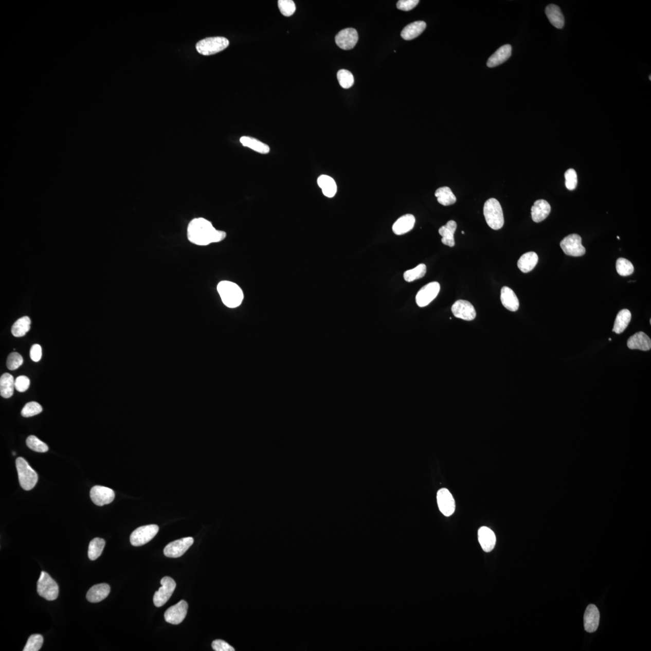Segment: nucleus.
I'll use <instances>...</instances> for the list:
<instances>
[{"instance_id": "f257e3e1", "label": "nucleus", "mask_w": 651, "mask_h": 651, "mask_svg": "<svg viewBox=\"0 0 651 651\" xmlns=\"http://www.w3.org/2000/svg\"><path fill=\"white\" fill-rule=\"evenodd\" d=\"M226 236L225 232L216 229L211 222L202 217L192 220L188 226V239L197 246L221 242Z\"/></svg>"}, {"instance_id": "f03ea898", "label": "nucleus", "mask_w": 651, "mask_h": 651, "mask_svg": "<svg viewBox=\"0 0 651 651\" xmlns=\"http://www.w3.org/2000/svg\"><path fill=\"white\" fill-rule=\"evenodd\" d=\"M217 292L223 304L229 309H236L243 302L244 293L236 283L229 281H221L217 285Z\"/></svg>"}, {"instance_id": "7ed1b4c3", "label": "nucleus", "mask_w": 651, "mask_h": 651, "mask_svg": "<svg viewBox=\"0 0 651 651\" xmlns=\"http://www.w3.org/2000/svg\"><path fill=\"white\" fill-rule=\"evenodd\" d=\"M484 215L486 223L493 230H499L504 225L503 213L501 205L496 198L489 199L484 206Z\"/></svg>"}, {"instance_id": "20e7f679", "label": "nucleus", "mask_w": 651, "mask_h": 651, "mask_svg": "<svg viewBox=\"0 0 651 651\" xmlns=\"http://www.w3.org/2000/svg\"><path fill=\"white\" fill-rule=\"evenodd\" d=\"M16 467L17 474H19L20 484L22 489L27 491L33 489L38 480L37 472L22 457L17 458Z\"/></svg>"}, {"instance_id": "39448f33", "label": "nucleus", "mask_w": 651, "mask_h": 651, "mask_svg": "<svg viewBox=\"0 0 651 651\" xmlns=\"http://www.w3.org/2000/svg\"><path fill=\"white\" fill-rule=\"evenodd\" d=\"M229 41L221 37L206 38L196 44V50L204 56L212 55L222 51L229 46Z\"/></svg>"}, {"instance_id": "423d86ee", "label": "nucleus", "mask_w": 651, "mask_h": 651, "mask_svg": "<svg viewBox=\"0 0 651 651\" xmlns=\"http://www.w3.org/2000/svg\"><path fill=\"white\" fill-rule=\"evenodd\" d=\"M37 591L40 596L44 599L54 601L58 597L59 586L47 572L43 571L37 583Z\"/></svg>"}, {"instance_id": "0eeeda50", "label": "nucleus", "mask_w": 651, "mask_h": 651, "mask_svg": "<svg viewBox=\"0 0 651 651\" xmlns=\"http://www.w3.org/2000/svg\"><path fill=\"white\" fill-rule=\"evenodd\" d=\"M159 527L156 525H149L142 526L136 529L132 533L130 541L134 547H141L148 544L155 537L158 533Z\"/></svg>"}, {"instance_id": "6e6552de", "label": "nucleus", "mask_w": 651, "mask_h": 651, "mask_svg": "<svg viewBox=\"0 0 651 651\" xmlns=\"http://www.w3.org/2000/svg\"><path fill=\"white\" fill-rule=\"evenodd\" d=\"M560 246L564 253L569 256L582 257L586 254L582 237L577 234H571L565 237L560 243Z\"/></svg>"}, {"instance_id": "1a4fd4ad", "label": "nucleus", "mask_w": 651, "mask_h": 651, "mask_svg": "<svg viewBox=\"0 0 651 651\" xmlns=\"http://www.w3.org/2000/svg\"><path fill=\"white\" fill-rule=\"evenodd\" d=\"M160 584L162 586L156 591L153 597L154 604L157 607H162L167 603L176 587V582L169 576L164 577L160 581Z\"/></svg>"}, {"instance_id": "9d476101", "label": "nucleus", "mask_w": 651, "mask_h": 651, "mask_svg": "<svg viewBox=\"0 0 651 651\" xmlns=\"http://www.w3.org/2000/svg\"><path fill=\"white\" fill-rule=\"evenodd\" d=\"M440 290L439 283L432 282L422 287L415 297L416 303L419 307H425L438 296Z\"/></svg>"}, {"instance_id": "9b49d317", "label": "nucleus", "mask_w": 651, "mask_h": 651, "mask_svg": "<svg viewBox=\"0 0 651 651\" xmlns=\"http://www.w3.org/2000/svg\"><path fill=\"white\" fill-rule=\"evenodd\" d=\"M194 542V538L185 537L170 542L164 549V554L167 557L178 558L188 551Z\"/></svg>"}, {"instance_id": "f8f14e48", "label": "nucleus", "mask_w": 651, "mask_h": 651, "mask_svg": "<svg viewBox=\"0 0 651 651\" xmlns=\"http://www.w3.org/2000/svg\"><path fill=\"white\" fill-rule=\"evenodd\" d=\"M188 605L186 601L182 600L177 604L170 607L166 611L164 617L166 622L173 625L180 624L187 614Z\"/></svg>"}, {"instance_id": "ddd939ff", "label": "nucleus", "mask_w": 651, "mask_h": 651, "mask_svg": "<svg viewBox=\"0 0 651 651\" xmlns=\"http://www.w3.org/2000/svg\"><path fill=\"white\" fill-rule=\"evenodd\" d=\"M90 496L92 501L97 506H103L111 503L115 499V493L113 490L106 486L96 485L91 490Z\"/></svg>"}, {"instance_id": "4468645a", "label": "nucleus", "mask_w": 651, "mask_h": 651, "mask_svg": "<svg viewBox=\"0 0 651 651\" xmlns=\"http://www.w3.org/2000/svg\"><path fill=\"white\" fill-rule=\"evenodd\" d=\"M358 41V34L357 31L348 28L342 30L335 37V43L338 46L345 50H349L355 47Z\"/></svg>"}, {"instance_id": "2eb2a0df", "label": "nucleus", "mask_w": 651, "mask_h": 651, "mask_svg": "<svg viewBox=\"0 0 651 651\" xmlns=\"http://www.w3.org/2000/svg\"><path fill=\"white\" fill-rule=\"evenodd\" d=\"M437 499L439 510L443 515L447 517L453 515L456 510V502L447 489L440 490L437 493Z\"/></svg>"}, {"instance_id": "dca6fc26", "label": "nucleus", "mask_w": 651, "mask_h": 651, "mask_svg": "<svg viewBox=\"0 0 651 651\" xmlns=\"http://www.w3.org/2000/svg\"><path fill=\"white\" fill-rule=\"evenodd\" d=\"M451 312L455 317L464 320L472 321L477 316L475 308L467 300H459L451 306Z\"/></svg>"}, {"instance_id": "f3484780", "label": "nucleus", "mask_w": 651, "mask_h": 651, "mask_svg": "<svg viewBox=\"0 0 651 651\" xmlns=\"http://www.w3.org/2000/svg\"><path fill=\"white\" fill-rule=\"evenodd\" d=\"M600 614L596 605H589L584 617V628L588 632L596 631L600 624Z\"/></svg>"}, {"instance_id": "a211bd4d", "label": "nucleus", "mask_w": 651, "mask_h": 651, "mask_svg": "<svg viewBox=\"0 0 651 651\" xmlns=\"http://www.w3.org/2000/svg\"><path fill=\"white\" fill-rule=\"evenodd\" d=\"M478 540L483 551L491 552L496 545V535L488 527H482L478 530Z\"/></svg>"}, {"instance_id": "6ab92c4d", "label": "nucleus", "mask_w": 651, "mask_h": 651, "mask_svg": "<svg viewBox=\"0 0 651 651\" xmlns=\"http://www.w3.org/2000/svg\"><path fill=\"white\" fill-rule=\"evenodd\" d=\"M630 349H638L642 351H648L651 349L650 338L643 332H637L629 337L627 342Z\"/></svg>"}, {"instance_id": "aec40b11", "label": "nucleus", "mask_w": 651, "mask_h": 651, "mask_svg": "<svg viewBox=\"0 0 651 651\" xmlns=\"http://www.w3.org/2000/svg\"><path fill=\"white\" fill-rule=\"evenodd\" d=\"M551 206L547 201H535L531 208L532 219L535 223H540L547 218L551 212Z\"/></svg>"}, {"instance_id": "412c9836", "label": "nucleus", "mask_w": 651, "mask_h": 651, "mask_svg": "<svg viewBox=\"0 0 651 651\" xmlns=\"http://www.w3.org/2000/svg\"><path fill=\"white\" fill-rule=\"evenodd\" d=\"M111 588L107 584H100L93 586L87 591L86 599L92 603H97L102 601L110 593Z\"/></svg>"}, {"instance_id": "4be33fe9", "label": "nucleus", "mask_w": 651, "mask_h": 651, "mask_svg": "<svg viewBox=\"0 0 651 651\" xmlns=\"http://www.w3.org/2000/svg\"><path fill=\"white\" fill-rule=\"evenodd\" d=\"M512 47L510 45H503L489 59L486 65L489 68H494L503 64L512 56Z\"/></svg>"}, {"instance_id": "5701e85b", "label": "nucleus", "mask_w": 651, "mask_h": 651, "mask_svg": "<svg viewBox=\"0 0 651 651\" xmlns=\"http://www.w3.org/2000/svg\"><path fill=\"white\" fill-rule=\"evenodd\" d=\"M500 300H501L503 306L506 309L512 311V312H516L519 309V299H518L516 294L509 287H503L501 290Z\"/></svg>"}, {"instance_id": "b1692460", "label": "nucleus", "mask_w": 651, "mask_h": 651, "mask_svg": "<svg viewBox=\"0 0 651 651\" xmlns=\"http://www.w3.org/2000/svg\"><path fill=\"white\" fill-rule=\"evenodd\" d=\"M415 219L414 215L406 214L400 217L393 226V231L395 234L402 236L411 231L414 227Z\"/></svg>"}, {"instance_id": "393cba45", "label": "nucleus", "mask_w": 651, "mask_h": 651, "mask_svg": "<svg viewBox=\"0 0 651 651\" xmlns=\"http://www.w3.org/2000/svg\"><path fill=\"white\" fill-rule=\"evenodd\" d=\"M545 13L552 25L557 29H563L565 26V17L558 6L548 5L545 9Z\"/></svg>"}, {"instance_id": "a878e982", "label": "nucleus", "mask_w": 651, "mask_h": 651, "mask_svg": "<svg viewBox=\"0 0 651 651\" xmlns=\"http://www.w3.org/2000/svg\"><path fill=\"white\" fill-rule=\"evenodd\" d=\"M426 27V24L421 21L409 24L402 31L401 37L406 41L414 40L423 33Z\"/></svg>"}, {"instance_id": "bb28decb", "label": "nucleus", "mask_w": 651, "mask_h": 651, "mask_svg": "<svg viewBox=\"0 0 651 651\" xmlns=\"http://www.w3.org/2000/svg\"><path fill=\"white\" fill-rule=\"evenodd\" d=\"M538 257L534 251L528 252L521 256L517 262L518 267L524 274H527L535 268L538 263Z\"/></svg>"}, {"instance_id": "cd10ccee", "label": "nucleus", "mask_w": 651, "mask_h": 651, "mask_svg": "<svg viewBox=\"0 0 651 651\" xmlns=\"http://www.w3.org/2000/svg\"><path fill=\"white\" fill-rule=\"evenodd\" d=\"M457 227V223L454 220H450L446 225L440 227L439 232L442 236V241L444 245L451 247L455 246L454 233Z\"/></svg>"}, {"instance_id": "c85d7f7f", "label": "nucleus", "mask_w": 651, "mask_h": 651, "mask_svg": "<svg viewBox=\"0 0 651 651\" xmlns=\"http://www.w3.org/2000/svg\"><path fill=\"white\" fill-rule=\"evenodd\" d=\"M317 184L326 197L332 198L337 193V184L333 178L327 175H321L318 178Z\"/></svg>"}, {"instance_id": "c756f323", "label": "nucleus", "mask_w": 651, "mask_h": 651, "mask_svg": "<svg viewBox=\"0 0 651 651\" xmlns=\"http://www.w3.org/2000/svg\"><path fill=\"white\" fill-rule=\"evenodd\" d=\"M240 142L243 146L253 150L254 151L259 153L265 155V154H267L270 151V148L266 143L259 141L256 138L250 137V136H242L240 138Z\"/></svg>"}, {"instance_id": "7c9ffc66", "label": "nucleus", "mask_w": 651, "mask_h": 651, "mask_svg": "<svg viewBox=\"0 0 651 651\" xmlns=\"http://www.w3.org/2000/svg\"><path fill=\"white\" fill-rule=\"evenodd\" d=\"M15 387V381L11 374L6 373L0 378V394L6 399L12 396Z\"/></svg>"}, {"instance_id": "2f4dec72", "label": "nucleus", "mask_w": 651, "mask_h": 651, "mask_svg": "<svg viewBox=\"0 0 651 651\" xmlns=\"http://www.w3.org/2000/svg\"><path fill=\"white\" fill-rule=\"evenodd\" d=\"M631 319V314L628 310H622L619 312L614 321L612 332L620 334L628 327Z\"/></svg>"}, {"instance_id": "473e14b6", "label": "nucleus", "mask_w": 651, "mask_h": 651, "mask_svg": "<svg viewBox=\"0 0 651 651\" xmlns=\"http://www.w3.org/2000/svg\"><path fill=\"white\" fill-rule=\"evenodd\" d=\"M437 201L443 206H449L456 204L457 198L450 188L444 187L437 189L435 193Z\"/></svg>"}, {"instance_id": "72a5a7b5", "label": "nucleus", "mask_w": 651, "mask_h": 651, "mask_svg": "<svg viewBox=\"0 0 651 651\" xmlns=\"http://www.w3.org/2000/svg\"><path fill=\"white\" fill-rule=\"evenodd\" d=\"M31 320L29 317H23L17 320L12 327L14 337H22L30 330Z\"/></svg>"}, {"instance_id": "f704fd0d", "label": "nucleus", "mask_w": 651, "mask_h": 651, "mask_svg": "<svg viewBox=\"0 0 651 651\" xmlns=\"http://www.w3.org/2000/svg\"><path fill=\"white\" fill-rule=\"evenodd\" d=\"M105 541L103 538H95L90 542L88 548V557L92 561L100 557L105 547Z\"/></svg>"}, {"instance_id": "c9c22d12", "label": "nucleus", "mask_w": 651, "mask_h": 651, "mask_svg": "<svg viewBox=\"0 0 651 651\" xmlns=\"http://www.w3.org/2000/svg\"><path fill=\"white\" fill-rule=\"evenodd\" d=\"M426 273V266L424 264H419L414 268L409 269L404 273V278L406 281L411 282L415 280L424 277Z\"/></svg>"}, {"instance_id": "e433bc0d", "label": "nucleus", "mask_w": 651, "mask_h": 651, "mask_svg": "<svg viewBox=\"0 0 651 651\" xmlns=\"http://www.w3.org/2000/svg\"><path fill=\"white\" fill-rule=\"evenodd\" d=\"M337 79L339 85L344 89H349L354 84V78L351 72L346 69H341L337 73Z\"/></svg>"}, {"instance_id": "4c0bfd02", "label": "nucleus", "mask_w": 651, "mask_h": 651, "mask_svg": "<svg viewBox=\"0 0 651 651\" xmlns=\"http://www.w3.org/2000/svg\"><path fill=\"white\" fill-rule=\"evenodd\" d=\"M617 270L619 275L628 276L633 274L635 268L629 260L621 258H619L617 261Z\"/></svg>"}, {"instance_id": "58836bf2", "label": "nucleus", "mask_w": 651, "mask_h": 651, "mask_svg": "<svg viewBox=\"0 0 651 651\" xmlns=\"http://www.w3.org/2000/svg\"><path fill=\"white\" fill-rule=\"evenodd\" d=\"M27 446L37 453H45L48 450V447L46 444L42 442L37 437L30 436L26 440Z\"/></svg>"}, {"instance_id": "ea45409f", "label": "nucleus", "mask_w": 651, "mask_h": 651, "mask_svg": "<svg viewBox=\"0 0 651 651\" xmlns=\"http://www.w3.org/2000/svg\"><path fill=\"white\" fill-rule=\"evenodd\" d=\"M44 642L43 637L40 635H31L26 643L23 651H38L39 650Z\"/></svg>"}, {"instance_id": "a19ab883", "label": "nucleus", "mask_w": 651, "mask_h": 651, "mask_svg": "<svg viewBox=\"0 0 651 651\" xmlns=\"http://www.w3.org/2000/svg\"><path fill=\"white\" fill-rule=\"evenodd\" d=\"M43 411L41 405L36 402H30L27 403L22 410V415L24 418H30L40 414Z\"/></svg>"}, {"instance_id": "79ce46f5", "label": "nucleus", "mask_w": 651, "mask_h": 651, "mask_svg": "<svg viewBox=\"0 0 651 651\" xmlns=\"http://www.w3.org/2000/svg\"><path fill=\"white\" fill-rule=\"evenodd\" d=\"M278 6L280 11L285 16H292L296 11V5L292 0H279Z\"/></svg>"}, {"instance_id": "37998d69", "label": "nucleus", "mask_w": 651, "mask_h": 651, "mask_svg": "<svg viewBox=\"0 0 651 651\" xmlns=\"http://www.w3.org/2000/svg\"><path fill=\"white\" fill-rule=\"evenodd\" d=\"M23 364V358L22 356L19 353L12 352L10 353L8 359H7L6 365L10 370H15L19 369Z\"/></svg>"}, {"instance_id": "c03bdc74", "label": "nucleus", "mask_w": 651, "mask_h": 651, "mask_svg": "<svg viewBox=\"0 0 651 651\" xmlns=\"http://www.w3.org/2000/svg\"><path fill=\"white\" fill-rule=\"evenodd\" d=\"M565 184L567 188L570 191L575 190L577 186V174L575 170L569 169L565 174Z\"/></svg>"}, {"instance_id": "a18cd8bd", "label": "nucleus", "mask_w": 651, "mask_h": 651, "mask_svg": "<svg viewBox=\"0 0 651 651\" xmlns=\"http://www.w3.org/2000/svg\"><path fill=\"white\" fill-rule=\"evenodd\" d=\"M30 381L26 376H20L15 381V389L19 392H24L29 388Z\"/></svg>"}, {"instance_id": "49530a36", "label": "nucleus", "mask_w": 651, "mask_h": 651, "mask_svg": "<svg viewBox=\"0 0 651 651\" xmlns=\"http://www.w3.org/2000/svg\"><path fill=\"white\" fill-rule=\"evenodd\" d=\"M419 3V0H400L397 3V8L404 11H409L415 8Z\"/></svg>"}, {"instance_id": "de8ad7c7", "label": "nucleus", "mask_w": 651, "mask_h": 651, "mask_svg": "<svg viewBox=\"0 0 651 651\" xmlns=\"http://www.w3.org/2000/svg\"><path fill=\"white\" fill-rule=\"evenodd\" d=\"M212 649L215 651H234V649L229 643L222 640H215L212 643Z\"/></svg>"}, {"instance_id": "09e8293b", "label": "nucleus", "mask_w": 651, "mask_h": 651, "mask_svg": "<svg viewBox=\"0 0 651 651\" xmlns=\"http://www.w3.org/2000/svg\"><path fill=\"white\" fill-rule=\"evenodd\" d=\"M30 358L34 362H38L42 357V348L40 345H34L31 346L30 352Z\"/></svg>"}, {"instance_id": "8fccbe9b", "label": "nucleus", "mask_w": 651, "mask_h": 651, "mask_svg": "<svg viewBox=\"0 0 651 651\" xmlns=\"http://www.w3.org/2000/svg\"><path fill=\"white\" fill-rule=\"evenodd\" d=\"M617 238H618V239L620 240V237L618 236Z\"/></svg>"}, {"instance_id": "3c124183", "label": "nucleus", "mask_w": 651, "mask_h": 651, "mask_svg": "<svg viewBox=\"0 0 651 651\" xmlns=\"http://www.w3.org/2000/svg\"><path fill=\"white\" fill-rule=\"evenodd\" d=\"M608 339H609V341H611V338H609Z\"/></svg>"}, {"instance_id": "603ef678", "label": "nucleus", "mask_w": 651, "mask_h": 651, "mask_svg": "<svg viewBox=\"0 0 651 651\" xmlns=\"http://www.w3.org/2000/svg\"><path fill=\"white\" fill-rule=\"evenodd\" d=\"M649 80H651V76H649Z\"/></svg>"}, {"instance_id": "864d4df0", "label": "nucleus", "mask_w": 651, "mask_h": 651, "mask_svg": "<svg viewBox=\"0 0 651 651\" xmlns=\"http://www.w3.org/2000/svg\"><path fill=\"white\" fill-rule=\"evenodd\" d=\"M461 233H463V234H464V232H463V231H462V232H461Z\"/></svg>"}]
</instances>
